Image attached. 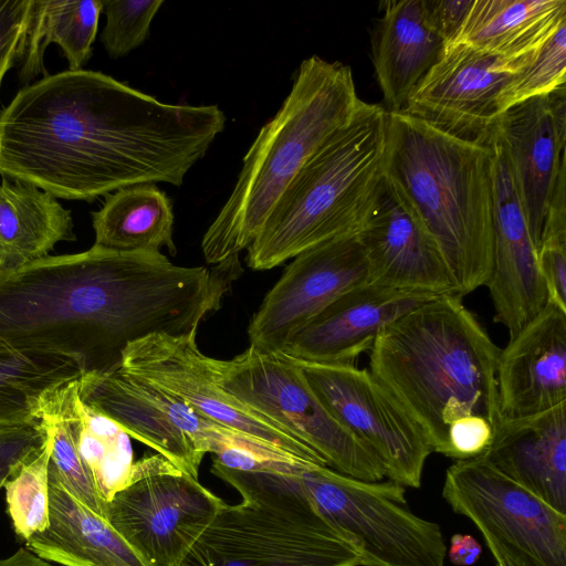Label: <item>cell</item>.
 Wrapping results in <instances>:
<instances>
[{
    "label": "cell",
    "instance_id": "cell-24",
    "mask_svg": "<svg viewBox=\"0 0 566 566\" xmlns=\"http://www.w3.org/2000/svg\"><path fill=\"white\" fill-rule=\"evenodd\" d=\"M46 562L63 566H146L102 515L49 475V526L25 541Z\"/></svg>",
    "mask_w": 566,
    "mask_h": 566
},
{
    "label": "cell",
    "instance_id": "cell-17",
    "mask_svg": "<svg viewBox=\"0 0 566 566\" xmlns=\"http://www.w3.org/2000/svg\"><path fill=\"white\" fill-rule=\"evenodd\" d=\"M488 143L493 165V254L485 286L493 319L507 329L510 339L544 310L548 294L495 124Z\"/></svg>",
    "mask_w": 566,
    "mask_h": 566
},
{
    "label": "cell",
    "instance_id": "cell-40",
    "mask_svg": "<svg viewBox=\"0 0 566 566\" xmlns=\"http://www.w3.org/2000/svg\"><path fill=\"white\" fill-rule=\"evenodd\" d=\"M426 19L432 30L444 41L453 43L472 7L473 0H421Z\"/></svg>",
    "mask_w": 566,
    "mask_h": 566
},
{
    "label": "cell",
    "instance_id": "cell-16",
    "mask_svg": "<svg viewBox=\"0 0 566 566\" xmlns=\"http://www.w3.org/2000/svg\"><path fill=\"white\" fill-rule=\"evenodd\" d=\"M531 61L505 59L465 43H451L402 113L461 139L486 144L500 116L501 91Z\"/></svg>",
    "mask_w": 566,
    "mask_h": 566
},
{
    "label": "cell",
    "instance_id": "cell-10",
    "mask_svg": "<svg viewBox=\"0 0 566 566\" xmlns=\"http://www.w3.org/2000/svg\"><path fill=\"white\" fill-rule=\"evenodd\" d=\"M442 497L476 526L494 559L511 566H566V514L485 457L451 464Z\"/></svg>",
    "mask_w": 566,
    "mask_h": 566
},
{
    "label": "cell",
    "instance_id": "cell-26",
    "mask_svg": "<svg viewBox=\"0 0 566 566\" xmlns=\"http://www.w3.org/2000/svg\"><path fill=\"white\" fill-rule=\"evenodd\" d=\"M71 210L28 182H0V274L49 255L61 241H75Z\"/></svg>",
    "mask_w": 566,
    "mask_h": 566
},
{
    "label": "cell",
    "instance_id": "cell-2",
    "mask_svg": "<svg viewBox=\"0 0 566 566\" xmlns=\"http://www.w3.org/2000/svg\"><path fill=\"white\" fill-rule=\"evenodd\" d=\"M242 269L232 256L180 266L161 252L93 244L0 274V339L73 359L83 374L119 369L128 344L151 334L196 335Z\"/></svg>",
    "mask_w": 566,
    "mask_h": 566
},
{
    "label": "cell",
    "instance_id": "cell-32",
    "mask_svg": "<svg viewBox=\"0 0 566 566\" xmlns=\"http://www.w3.org/2000/svg\"><path fill=\"white\" fill-rule=\"evenodd\" d=\"M51 451V438L45 434L42 447L17 465L3 483L7 511L13 530L24 542L49 526Z\"/></svg>",
    "mask_w": 566,
    "mask_h": 566
},
{
    "label": "cell",
    "instance_id": "cell-7",
    "mask_svg": "<svg viewBox=\"0 0 566 566\" xmlns=\"http://www.w3.org/2000/svg\"><path fill=\"white\" fill-rule=\"evenodd\" d=\"M241 501L222 502L179 566H363L349 541L317 510L298 475L212 462Z\"/></svg>",
    "mask_w": 566,
    "mask_h": 566
},
{
    "label": "cell",
    "instance_id": "cell-4",
    "mask_svg": "<svg viewBox=\"0 0 566 566\" xmlns=\"http://www.w3.org/2000/svg\"><path fill=\"white\" fill-rule=\"evenodd\" d=\"M385 176L439 247L463 297L486 284L493 254L489 143L464 140L406 113H387Z\"/></svg>",
    "mask_w": 566,
    "mask_h": 566
},
{
    "label": "cell",
    "instance_id": "cell-3",
    "mask_svg": "<svg viewBox=\"0 0 566 566\" xmlns=\"http://www.w3.org/2000/svg\"><path fill=\"white\" fill-rule=\"evenodd\" d=\"M500 350L462 297L442 295L382 327L367 353L373 377L447 457L454 421L479 416L495 430Z\"/></svg>",
    "mask_w": 566,
    "mask_h": 566
},
{
    "label": "cell",
    "instance_id": "cell-14",
    "mask_svg": "<svg viewBox=\"0 0 566 566\" xmlns=\"http://www.w3.org/2000/svg\"><path fill=\"white\" fill-rule=\"evenodd\" d=\"M293 259L249 324L250 346L259 350L283 352L328 305L369 282V262L357 233L332 239Z\"/></svg>",
    "mask_w": 566,
    "mask_h": 566
},
{
    "label": "cell",
    "instance_id": "cell-22",
    "mask_svg": "<svg viewBox=\"0 0 566 566\" xmlns=\"http://www.w3.org/2000/svg\"><path fill=\"white\" fill-rule=\"evenodd\" d=\"M483 457L566 514V401L527 417H501Z\"/></svg>",
    "mask_w": 566,
    "mask_h": 566
},
{
    "label": "cell",
    "instance_id": "cell-5",
    "mask_svg": "<svg viewBox=\"0 0 566 566\" xmlns=\"http://www.w3.org/2000/svg\"><path fill=\"white\" fill-rule=\"evenodd\" d=\"M349 65L317 55L302 61L276 114L260 129L201 250L209 264L239 255L260 232L303 166L354 118L360 103Z\"/></svg>",
    "mask_w": 566,
    "mask_h": 566
},
{
    "label": "cell",
    "instance_id": "cell-15",
    "mask_svg": "<svg viewBox=\"0 0 566 566\" xmlns=\"http://www.w3.org/2000/svg\"><path fill=\"white\" fill-rule=\"evenodd\" d=\"M82 402L116 422L130 438L148 446L179 470L198 479L217 424L157 387L122 371L83 374Z\"/></svg>",
    "mask_w": 566,
    "mask_h": 566
},
{
    "label": "cell",
    "instance_id": "cell-8",
    "mask_svg": "<svg viewBox=\"0 0 566 566\" xmlns=\"http://www.w3.org/2000/svg\"><path fill=\"white\" fill-rule=\"evenodd\" d=\"M218 384L249 408L303 442L342 474L382 481L374 452L321 402L297 363L249 346L230 360L209 357Z\"/></svg>",
    "mask_w": 566,
    "mask_h": 566
},
{
    "label": "cell",
    "instance_id": "cell-42",
    "mask_svg": "<svg viewBox=\"0 0 566 566\" xmlns=\"http://www.w3.org/2000/svg\"><path fill=\"white\" fill-rule=\"evenodd\" d=\"M0 566H53L50 562H46L27 547L19 548L12 555L0 558Z\"/></svg>",
    "mask_w": 566,
    "mask_h": 566
},
{
    "label": "cell",
    "instance_id": "cell-30",
    "mask_svg": "<svg viewBox=\"0 0 566 566\" xmlns=\"http://www.w3.org/2000/svg\"><path fill=\"white\" fill-rule=\"evenodd\" d=\"M77 397L78 379H75L50 392L42 402L39 423L52 442L49 475L59 480L88 509L105 517V503L77 449Z\"/></svg>",
    "mask_w": 566,
    "mask_h": 566
},
{
    "label": "cell",
    "instance_id": "cell-33",
    "mask_svg": "<svg viewBox=\"0 0 566 566\" xmlns=\"http://www.w3.org/2000/svg\"><path fill=\"white\" fill-rule=\"evenodd\" d=\"M208 453L213 455V463L247 472L298 475L312 465H319L219 424H214L208 436Z\"/></svg>",
    "mask_w": 566,
    "mask_h": 566
},
{
    "label": "cell",
    "instance_id": "cell-6",
    "mask_svg": "<svg viewBox=\"0 0 566 566\" xmlns=\"http://www.w3.org/2000/svg\"><path fill=\"white\" fill-rule=\"evenodd\" d=\"M387 112L361 102L352 122L297 172L247 248L270 270L335 238L358 233L385 179Z\"/></svg>",
    "mask_w": 566,
    "mask_h": 566
},
{
    "label": "cell",
    "instance_id": "cell-34",
    "mask_svg": "<svg viewBox=\"0 0 566 566\" xmlns=\"http://www.w3.org/2000/svg\"><path fill=\"white\" fill-rule=\"evenodd\" d=\"M566 22L538 50L534 59L515 73L497 99L499 114L526 99L565 87Z\"/></svg>",
    "mask_w": 566,
    "mask_h": 566
},
{
    "label": "cell",
    "instance_id": "cell-20",
    "mask_svg": "<svg viewBox=\"0 0 566 566\" xmlns=\"http://www.w3.org/2000/svg\"><path fill=\"white\" fill-rule=\"evenodd\" d=\"M499 409L514 419L566 401V311L548 301L544 310L500 350Z\"/></svg>",
    "mask_w": 566,
    "mask_h": 566
},
{
    "label": "cell",
    "instance_id": "cell-28",
    "mask_svg": "<svg viewBox=\"0 0 566 566\" xmlns=\"http://www.w3.org/2000/svg\"><path fill=\"white\" fill-rule=\"evenodd\" d=\"M102 8V0H32L19 63L20 83L29 85L38 75H49L44 53L52 43L62 50L69 70H82L93 53Z\"/></svg>",
    "mask_w": 566,
    "mask_h": 566
},
{
    "label": "cell",
    "instance_id": "cell-21",
    "mask_svg": "<svg viewBox=\"0 0 566 566\" xmlns=\"http://www.w3.org/2000/svg\"><path fill=\"white\" fill-rule=\"evenodd\" d=\"M436 297L366 283L328 305L281 353L308 363L354 365L382 327Z\"/></svg>",
    "mask_w": 566,
    "mask_h": 566
},
{
    "label": "cell",
    "instance_id": "cell-37",
    "mask_svg": "<svg viewBox=\"0 0 566 566\" xmlns=\"http://www.w3.org/2000/svg\"><path fill=\"white\" fill-rule=\"evenodd\" d=\"M32 0H0V92L6 74L19 65Z\"/></svg>",
    "mask_w": 566,
    "mask_h": 566
},
{
    "label": "cell",
    "instance_id": "cell-35",
    "mask_svg": "<svg viewBox=\"0 0 566 566\" xmlns=\"http://www.w3.org/2000/svg\"><path fill=\"white\" fill-rule=\"evenodd\" d=\"M536 254L548 301L566 311V167L552 192Z\"/></svg>",
    "mask_w": 566,
    "mask_h": 566
},
{
    "label": "cell",
    "instance_id": "cell-1",
    "mask_svg": "<svg viewBox=\"0 0 566 566\" xmlns=\"http://www.w3.org/2000/svg\"><path fill=\"white\" fill-rule=\"evenodd\" d=\"M217 105H174L97 71L49 74L0 111V175L56 199L180 187L223 130Z\"/></svg>",
    "mask_w": 566,
    "mask_h": 566
},
{
    "label": "cell",
    "instance_id": "cell-31",
    "mask_svg": "<svg viewBox=\"0 0 566 566\" xmlns=\"http://www.w3.org/2000/svg\"><path fill=\"white\" fill-rule=\"evenodd\" d=\"M76 443L99 497L106 504L128 483L134 460L129 436L112 419L80 399Z\"/></svg>",
    "mask_w": 566,
    "mask_h": 566
},
{
    "label": "cell",
    "instance_id": "cell-27",
    "mask_svg": "<svg viewBox=\"0 0 566 566\" xmlns=\"http://www.w3.org/2000/svg\"><path fill=\"white\" fill-rule=\"evenodd\" d=\"M95 245L122 251L177 252L174 242V212L167 195L155 184L118 189L92 212Z\"/></svg>",
    "mask_w": 566,
    "mask_h": 566
},
{
    "label": "cell",
    "instance_id": "cell-11",
    "mask_svg": "<svg viewBox=\"0 0 566 566\" xmlns=\"http://www.w3.org/2000/svg\"><path fill=\"white\" fill-rule=\"evenodd\" d=\"M222 500L160 454L134 462L105 518L146 566H179Z\"/></svg>",
    "mask_w": 566,
    "mask_h": 566
},
{
    "label": "cell",
    "instance_id": "cell-19",
    "mask_svg": "<svg viewBox=\"0 0 566 566\" xmlns=\"http://www.w3.org/2000/svg\"><path fill=\"white\" fill-rule=\"evenodd\" d=\"M495 126L537 247L558 174L566 166V87L513 105Z\"/></svg>",
    "mask_w": 566,
    "mask_h": 566
},
{
    "label": "cell",
    "instance_id": "cell-25",
    "mask_svg": "<svg viewBox=\"0 0 566 566\" xmlns=\"http://www.w3.org/2000/svg\"><path fill=\"white\" fill-rule=\"evenodd\" d=\"M564 22L565 0H473L453 43L531 61Z\"/></svg>",
    "mask_w": 566,
    "mask_h": 566
},
{
    "label": "cell",
    "instance_id": "cell-23",
    "mask_svg": "<svg viewBox=\"0 0 566 566\" xmlns=\"http://www.w3.org/2000/svg\"><path fill=\"white\" fill-rule=\"evenodd\" d=\"M373 39L375 73L387 113L402 112L420 83L439 62L444 41L429 25L421 0L381 3Z\"/></svg>",
    "mask_w": 566,
    "mask_h": 566
},
{
    "label": "cell",
    "instance_id": "cell-13",
    "mask_svg": "<svg viewBox=\"0 0 566 566\" xmlns=\"http://www.w3.org/2000/svg\"><path fill=\"white\" fill-rule=\"evenodd\" d=\"M294 360L326 409L374 452L385 478L420 488L432 450L369 369L353 364Z\"/></svg>",
    "mask_w": 566,
    "mask_h": 566
},
{
    "label": "cell",
    "instance_id": "cell-18",
    "mask_svg": "<svg viewBox=\"0 0 566 566\" xmlns=\"http://www.w3.org/2000/svg\"><path fill=\"white\" fill-rule=\"evenodd\" d=\"M357 235L369 262L368 283L433 296L457 295L439 247L386 176Z\"/></svg>",
    "mask_w": 566,
    "mask_h": 566
},
{
    "label": "cell",
    "instance_id": "cell-41",
    "mask_svg": "<svg viewBox=\"0 0 566 566\" xmlns=\"http://www.w3.org/2000/svg\"><path fill=\"white\" fill-rule=\"evenodd\" d=\"M482 554L481 544L468 534H453L450 538L448 557L451 564L455 566H472Z\"/></svg>",
    "mask_w": 566,
    "mask_h": 566
},
{
    "label": "cell",
    "instance_id": "cell-39",
    "mask_svg": "<svg viewBox=\"0 0 566 566\" xmlns=\"http://www.w3.org/2000/svg\"><path fill=\"white\" fill-rule=\"evenodd\" d=\"M44 440L40 423L0 427V489L15 467L39 450Z\"/></svg>",
    "mask_w": 566,
    "mask_h": 566
},
{
    "label": "cell",
    "instance_id": "cell-9",
    "mask_svg": "<svg viewBox=\"0 0 566 566\" xmlns=\"http://www.w3.org/2000/svg\"><path fill=\"white\" fill-rule=\"evenodd\" d=\"M298 479L319 513L353 543L363 566H444L441 527L410 511L403 485L358 480L325 465H312Z\"/></svg>",
    "mask_w": 566,
    "mask_h": 566
},
{
    "label": "cell",
    "instance_id": "cell-12",
    "mask_svg": "<svg viewBox=\"0 0 566 566\" xmlns=\"http://www.w3.org/2000/svg\"><path fill=\"white\" fill-rule=\"evenodd\" d=\"M119 369L175 397L200 417L304 461L326 465L312 449L226 391L196 335L151 334L125 348Z\"/></svg>",
    "mask_w": 566,
    "mask_h": 566
},
{
    "label": "cell",
    "instance_id": "cell-29",
    "mask_svg": "<svg viewBox=\"0 0 566 566\" xmlns=\"http://www.w3.org/2000/svg\"><path fill=\"white\" fill-rule=\"evenodd\" d=\"M81 375L69 357L15 348L0 339V427L39 424L45 397Z\"/></svg>",
    "mask_w": 566,
    "mask_h": 566
},
{
    "label": "cell",
    "instance_id": "cell-43",
    "mask_svg": "<svg viewBox=\"0 0 566 566\" xmlns=\"http://www.w3.org/2000/svg\"><path fill=\"white\" fill-rule=\"evenodd\" d=\"M496 563V566H511L509 563L502 560V559H494Z\"/></svg>",
    "mask_w": 566,
    "mask_h": 566
},
{
    "label": "cell",
    "instance_id": "cell-36",
    "mask_svg": "<svg viewBox=\"0 0 566 566\" xmlns=\"http://www.w3.org/2000/svg\"><path fill=\"white\" fill-rule=\"evenodd\" d=\"M106 22L99 40L113 59L123 57L142 45L163 0H102Z\"/></svg>",
    "mask_w": 566,
    "mask_h": 566
},
{
    "label": "cell",
    "instance_id": "cell-38",
    "mask_svg": "<svg viewBox=\"0 0 566 566\" xmlns=\"http://www.w3.org/2000/svg\"><path fill=\"white\" fill-rule=\"evenodd\" d=\"M494 428L482 417L467 416L454 421L448 432V458L468 460L483 455L490 448Z\"/></svg>",
    "mask_w": 566,
    "mask_h": 566
}]
</instances>
